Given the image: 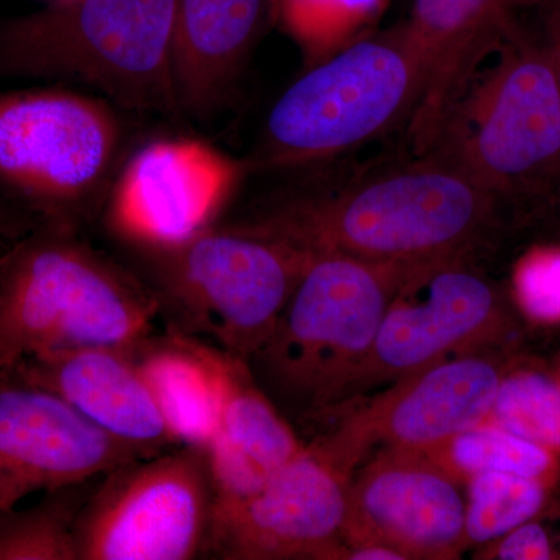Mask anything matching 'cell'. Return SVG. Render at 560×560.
<instances>
[{
    "label": "cell",
    "instance_id": "1",
    "mask_svg": "<svg viewBox=\"0 0 560 560\" xmlns=\"http://www.w3.org/2000/svg\"><path fill=\"white\" fill-rule=\"evenodd\" d=\"M504 202L431 153L329 190L283 198L232 223L307 256L419 267L475 259Z\"/></svg>",
    "mask_w": 560,
    "mask_h": 560
},
{
    "label": "cell",
    "instance_id": "2",
    "mask_svg": "<svg viewBox=\"0 0 560 560\" xmlns=\"http://www.w3.org/2000/svg\"><path fill=\"white\" fill-rule=\"evenodd\" d=\"M72 231L46 224L0 259V378L33 357L151 337L154 291Z\"/></svg>",
    "mask_w": 560,
    "mask_h": 560
},
{
    "label": "cell",
    "instance_id": "3",
    "mask_svg": "<svg viewBox=\"0 0 560 560\" xmlns=\"http://www.w3.org/2000/svg\"><path fill=\"white\" fill-rule=\"evenodd\" d=\"M490 54L492 65L474 70L427 153L504 205L560 190V79L550 51L511 11Z\"/></svg>",
    "mask_w": 560,
    "mask_h": 560
},
{
    "label": "cell",
    "instance_id": "4",
    "mask_svg": "<svg viewBox=\"0 0 560 560\" xmlns=\"http://www.w3.org/2000/svg\"><path fill=\"white\" fill-rule=\"evenodd\" d=\"M416 267L313 256L271 334L246 360L283 416L326 418L348 399L386 308Z\"/></svg>",
    "mask_w": 560,
    "mask_h": 560
},
{
    "label": "cell",
    "instance_id": "5",
    "mask_svg": "<svg viewBox=\"0 0 560 560\" xmlns=\"http://www.w3.org/2000/svg\"><path fill=\"white\" fill-rule=\"evenodd\" d=\"M175 0H57L0 24V75L81 84L124 108L179 113Z\"/></svg>",
    "mask_w": 560,
    "mask_h": 560
},
{
    "label": "cell",
    "instance_id": "6",
    "mask_svg": "<svg viewBox=\"0 0 560 560\" xmlns=\"http://www.w3.org/2000/svg\"><path fill=\"white\" fill-rule=\"evenodd\" d=\"M427 70L405 25L326 55L283 92L248 167L290 171L340 156L412 120Z\"/></svg>",
    "mask_w": 560,
    "mask_h": 560
},
{
    "label": "cell",
    "instance_id": "7",
    "mask_svg": "<svg viewBox=\"0 0 560 560\" xmlns=\"http://www.w3.org/2000/svg\"><path fill=\"white\" fill-rule=\"evenodd\" d=\"M140 253L171 330L245 361L271 334L312 259L232 224Z\"/></svg>",
    "mask_w": 560,
    "mask_h": 560
},
{
    "label": "cell",
    "instance_id": "8",
    "mask_svg": "<svg viewBox=\"0 0 560 560\" xmlns=\"http://www.w3.org/2000/svg\"><path fill=\"white\" fill-rule=\"evenodd\" d=\"M124 125L105 98L62 88L0 92V195L70 228L108 198Z\"/></svg>",
    "mask_w": 560,
    "mask_h": 560
},
{
    "label": "cell",
    "instance_id": "9",
    "mask_svg": "<svg viewBox=\"0 0 560 560\" xmlns=\"http://www.w3.org/2000/svg\"><path fill=\"white\" fill-rule=\"evenodd\" d=\"M213 492L208 452L195 445L103 475L75 525L77 560H189L208 551Z\"/></svg>",
    "mask_w": 560,
    "mask_h": 560
},
{
    "label": "cell",
    "instance_id": "10",
    "mask_svg": "<svg viewBox=\"0 0 560 560\" xmlns=\"http://www.w3.org/2000/svg\"><path fill=\"white\" fill-rule=\"evenodd\" d=\"M503 366L489 346L455 353L385 386L348 411L338 408L330 431L311 442L348 478L371 453L425 452L488 419Z\"/></svg>",
    "mask_w": 560,
    "mask_h": 560
},
{
    "label": "cell",
    "instance_id": "11",
    "mask_svg": "<svg viewBox=\"0 0 560 560\" xmlns=\"http://www.w3.org/2000/svg\"><path fill=\"white\" fill-rule=\"evenodd\" d=\"M504 327L503 298L475 259L419 265L390 300L345 404L455 353L489 346Z\"/></svg>",
    "mask_w": 560,
    "mask_h": 560
},
{
    "label": "cell",
    "instance_id": "12",
    "mask_svg": "<svg viewBox=\"0 0 560 560\" xmlns=\"http://www.w3.org/2000/svg\"><path fill=\"white\" fill-rule=\"evenodd\" d=\"M349 480L311 444L248 499L213 504L208 551L231 560L345 559Z\"/></svg>",
    "mask_w": 560,
    "mask_h": 560
},
{
    "label": "cell",
    "instance_id": "13",
    "mask_svg": "<svg viewBox=\"0 0 560 560\" xmlns=\"http://www.w3.org/2000/svg\"><path fill=\"white\" fill-rule=\"evenodd\" d=\"M241 176L242 165L202 140H154L114 179L109 228L139 250L176 245L215 226Z\"/></svg>",
    "mask_w": 560,
    "mask_h": 560
},
{
    "label": "cell",
    "instance_id": "14",
    "mask_svg": "<svg viewBox=\"0 0 560 560\" xmlns=\"http://www.w3.org/2000/svg\"><path fill=\"white\" fill-rule=\"evenodd\" d=\"M459 488L423 452H375L349 482L345 547L383 545L405 560L458 558L469 547Z\"/></svg>",
    "mask_w": 560,
    "mask_h": 560
},
{
    "label": "cell",
    "instance_id": "15",
    "mask_svg": "<svg viewBox=\"0 0 560 560\" xmlns=\"http://www.w3.org/2000/svg\"><path fill=\"white\" fill-rule=\"evenodd\" d=\"M139 458L50 390L0 381V517L33 493L86 485Z\"/></svg>",
    "mask_w": 560,
    "mask_h": 560
},
{
    "label": "cell",
    "instance_id": "16",
    "mask_svg": "<svg viewBox=\"0 0 560 560\" xmlns=\"http://www.w3.org/2000/svg\"><path fill=\"white\" fill-rule=\"evenodd\" d=\"M3 378L50 390L140 458L179 445L135 350L106 346L58 350L22 361Z\"/></svg>",
    "mask_w": 560,
    "mask_h": 560
},
{
    "label": "cell",
    "instance_id": "17",
    "mask_svg": "<svg viewBox=\"0 0 560 560\" xmlns=\"http://www.w3.org/2000/svg\"><path fill=\"white\" fill-rule=\"evenodd\" d=\"M191 341L212 374L219 396V431L206 448L213 504L248 499L305 444L257 385L245 360L208 341Z\"/></svg>",
    "mask_w": 560,
    "mask_h": 560
},
{
    "label": "cell",
    "instance_id": "18",
    "mask_svg": "<svg viewBox=\"0 0 560 560\" xmlns=\"http://www.w3.org/2000/svg\"><path fill=\"white\" fill-rule=\"evenodd\" d=\"M271 16V0H175L173 75L179 113L208 116L230 94Z\"/></svg>",
    "mask_w": 560,
    "mask_h": 560
},
{
    "label": "cell",
    "instance_id": "19",
    "mask_svg": "<svg viewBox=\"0 0 560 560\" xmlns=\"http://www.w3.org/2000/svg\"><path fill=\"white\" fill-rule=\"evenodd\" d=\"M511 0H412L404 22L427 70V90L411 120L415 149L425 151L445 113L510 16Z\"/></svg>",
    "mask_w": 560,
    "mask_h": 560
},
{
    "label": "cell",
    "instance_id": "20",
    "mask_svg": "<svg viewBox=\"0 0 560 560\" xmlns=\"http://www.w3.org/2000/svg\"><path fill=\"white\" fill-rule=\"evenodd\" d=\"M135 353L175 441L208 448L219 431V396L191 338L168 330Z\"/></svg>",
    "mask_w": 560,
    "mask_h": 560
},
{
    "label": "cell",
    "instance_id": "21",
    "mask_svg": "<svg viewBox=\"0 0 560 560\" xmlns=\"http://www.w3.org/2000/svg\"><path fill=\"white\" fill-rule=\"evenodd\" d=\"M453 480L466 485L488 471L521 475L547 482L556 471L551 452L499 427L480 423L423 452Z\"/></svg>",
    "mask_w": 560,
    "mask_h": 560
},
{
    "label": "cell",
    "instance_id": "22",
    "mask_svg": "<svg viewBox=\"0 0 560 560\" xmlns=\"http://www.w3.org/2000/svg\"><path fill=\"white\" fill-rule=\"evenodd\" d=\"M86 485L46 493L38 504L0 517V560H77L75 525L90 497Z\"/></svg>",
    "mask_w": 560,
    "mask_h": 560
},
{
    "label": "cell",
    "instance_id": "23",
    "mask_svg": "<svg viewBox=\"0 0 560 560\" xmlns=\"http://www.w3.org/2000/svg\"><path fill=\"white\" fill-rule=\"evenodd\" d=\"M466 486L469 545H489L499 540L536 517L547 499V482L501 471L475 475Z\"/></svg>",
    "mask_w": 560,
    "mask_h": 560
},
{
    "label": "cell",
    "instance_id": "24",
    "mask_svg": "<svg viewBox=\"0 0 560 560\" xmlns=\"http://www.w3.org/2000/svg\"><path fill=\"white\" fill-rule=\"evenodd\" d=\"M485 423L560 451V383L536 370L504 372Z\"/></svg>",
    "mask_w": 560,
    "mask_h": 560
},
{
    "label": "cell",
    "instance_id": "25",
    "mask_svg": "<svg viewBox=\"0 0 560 560\" xmlns=\"http://www.w3.org/2000/svg\"><path fill=\"white\" fill-rule=\"evenodd\" d=\"M518 304L530 318L560 319V248H541L523 257L514 275Z\"/></svg>",
    "mask_w": 560,
    "mask_h": 560
},
{
    "label": "cell",
    "instance_id": "26",
    "mask_svg": "<svg viewBox=\"0 0 560 560\" xmlns=\"http://www.w3.org/2000/svg\"><path fill=\"white\" fill-rule=\"evenodd\" d=\"M552 534L536 517L489 544L485 558L500 560H550L560 555L552 541Z\"/></svg>",
    "mask_w": 560,
    "mask_h": 560
},
{
    "label": "cell",
    "instance_id": "27",
    "mask_svg": "<svg viewBox=\"0 0 560 560\" xmlns=\"http://www.w3.org/2000/svg\"><path fill=\"white\" fill-rule=\"evenodd\" d=\"M511 10L528 11L536 16L537 35L550 51L560 79V0H511Z\"/></svg>",
    "mask_w": 560,
    "mask_h": 560
},
{
    "label": "cell",
    "instance_id": "28",
    "mask_svg": "<svg viewBox=\"0 0 560 560\" xmlns=\"http://www.w3.org/2000/svg\"><path fill=\"white\" fill-rule=\"evenodd\" d=\"M345 559L350 560H405L399 552L383 545H352L346 547Z\"/></svg>",
    "mask_w": 560,
    "mask_h": 560
},
{
    "label": "cell",
    "instance_id": "29",
    "mask_svg": "<svg viewBox=\"0 0 560 560\" xmlns=\"http://www.w3.org/2000/svg\"><path fill=\"white\" fill-rule=\"evenodd\" d=\"M22 228V217L0 198V234H14Z\"/></svg>",
    "mask_w": 560,
    "mask_h": 560
}]
</instances>
